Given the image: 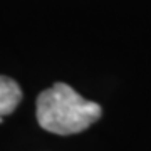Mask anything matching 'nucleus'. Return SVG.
<instances>
[{
  "mask_svg": "<svg viewBox=\"0 0 151 151\" xmlns=\"http://www.w3.org/2000/svg\"><path fill=\"white\" fill-rule=\"evenodd\" d=\"M22 99V91L19 84L7 76H0V123L4 116L14 113Z\"/></svg>",
  "mask_w": 151,
  "mask_h": 151,
  "instance_id": "2",
  "label": "nucleus"
},
{
  "mask_svg": "<svg viewBox=\"0 0 151 151\" xmlns=\"http://www.w3.org/2000/svg\"><path fill=\"white\" fill-rule=\"evenodd\" d=\"M99 118L101 106L84 99L64 82H55L37 97V121L40 128L54 134L81 133Z\"/></svg>",
  "mask_w": 151,
  "mask_h": 151,
  "instance_id": "1",
  "label": "nucleus"
}]
</instances>
